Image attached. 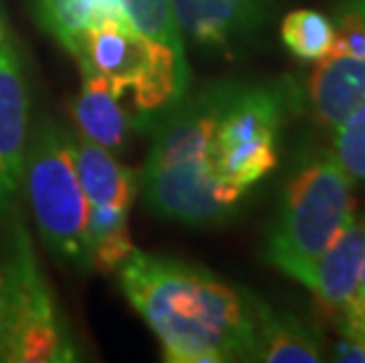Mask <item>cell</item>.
<instances>
[{"mask_svg":"<svg viewBox=\"0 0 365 363\" xmlns=\"http://www.w3.org/2000/svg\"><path fill=\"white\" fill-rule=\"evenodd\" d=\"M120 288L170 363L255 361V297L186 262L132 250L115 269Z\"/></svg>","mask_w":365,"mask_h":363,"instance_id":"1","label":"cell"},{"mask_svg":"<svg viewBox=\"0 0 365 363\" xmlns=\"http://www.w3.org/2000/svg\"><path fill=\"white\" fill-rule=\"evenodd\" d=\"M356 218L354 184L332 153H316L292 173L267 236V262L309 285L323 252Z\"/></svg>","mask_w":365,"mask_h":363,"instance_id":"2","label":"cell"},{"mask_svg":"<svg viewBox=\"0 0 365 363\" xmlns=\"http://www.w3.org/2000/svg\"><path fill=\"white\" fill-rule=\"evenodd\" d=\"M0 243V283L5 295V337L0 361L7 363H64L76 361L73 337L61 319L34 241L14 208L5 220Z\"/></svg>","mask_w":365,"mask_h":363,"instance_id":"3","label":"cell"},{"mask_svg":"<svg viewBox=\"0 0 365 363\" xmlns=\"http://www.w3.org/2000/svg\"><path fill=\"white\" fill-rule=\"evenodd\" d=\"M24 187L36 227L50 252L73 267H90V205L76 175L71 135L57 123L43 121L31 137Z\"/></svg>","mask_w":365,"mask_h":363,"instance_id":"4","label":"cell"},{"mask_svg":"<svg viewBox=\"0 0 365 363\" xmlns=\"http://www.w3.org/2000/svg\"><path fill=\"white\" fill-rule=\"evenodd\" d=\"M283 118V88L229 83L210 146V168L234 198L240 200L276 168Z\"/></svg>","mask_w":365,"mask_h":363,"instance_id":"5","label":"cell"},{"mask_svg":"<svg viewBox=\"0 0 365 363\" xmlns=\"http://www.w3.org/2000/svg\"><path fill=\"white\" fill-rule=\"evenodd\" d=\"M332 26V48L307 83L309 109L323 128H335L365 99V0H339Z\"/></svg>","mask_w":365,"mask_h":363,"instance_id":"6","label":"cell"},{"mask_svg":"<svg viewBox=\"0 0 365 363\" xmlns=\"http://www.w3.org/2000/svg\"><path fill=\"white\" fill-rule=\"evenodd\" d=\"M29 92L12 41L0 29V227L19 203L29 151Z\"/></svg>","mask_w":365,"mask_h":363,"instance_id":"7","label":"cell"},{"mask_svg":"<svg viewBox=\"0 0 365 363\" xmlns=\"http://www.w3.org/2000/svg\"><path fill=\"white\" fill-rule=\"evenodd\" d=\"M163 52L173 50L139 36L128 17L104 19L88 31L78 64L95 68L123 95L125 90L135 88V83L149 71V66Z\"/></svg>","mask_w":365,"mask_h":363,"instance_id":"8","label":"cell"},{"mask_svg":"<svg viewBox=\"0 0 365 363\" xmlns=\"http://www.w3.org/2000/svg\"><path fill=\"white\" fill-rule=\"evenodd\" d=\"M274 0H170L180 31L198 45L229 50L269 17Z\"/></svg>","mask_w":365,"mask_h":363,"instance_id":"9","label":"cell"},{"mask_svg":"<svg viewBox=\"0 0 365 363\" xmlns=\"http://www.w3.org/2000/svg\"><path fill=\"white\" fill-rule=\"evenodd\" d=\"M365 260V218L356 220L332 241L314 269L312 283L307 285L314 292L321 312L335 323L346 316L356 295H359L361 269Z\"/></svg>","mask_w":365,"mask_h":363,"instance_id":"10","label":"cell"},{"mask_svg":"<svg viewBox=\"0 0 365 363\" xmlns=\"http://www.w3.org/2000/svg\"><path fill=\"white\" fill-rule=\"evenodd\" d=\"M83 68V90L73 102V118L85 140L118 151L130 140L132 121L120 104V92L95 68Z\"/></svg>","mask_w":365,"mask_h":363,"instance_id":"11","label":"cell"},{"mask_svg":"<svg viewBox=\"0 0 365 363\" xmlns=\"http://www.w3.org/2000/svg\"><path fill=\"white\" fill-rule=\"evenodd\" d=\"M71 153L88 205H132L139 191V175L135 170L120 165L111 151L85 137L83 140L71 137Z\"/></svg>","mask_w":365,"mask_h":363,"instance_id":"12","label":"cell"},{"mask_svg":"<svg viewBox=\"0 0 365 363\" xmlns=\"http://www.w3.org/2000/svg\"><path fill=\"white\" fill-rule=\"evenodd\" d=\"M257 352L255 361L267 363H318L323 361L321 335L297 316L281 314L255 297Z\"/></svg>","mask_w":365,"mask_h":363,"instance_id":"13","label":"cell"},{"mask_svg":"<svg viewBox=\"0 0 365 363\" xmlns=\"http://www.w3.org/2000/svg\"><path fill=\"white\" fill-rule=\"evenodd\" d=\"M130 208L115 205H90L88 210V250L90 267L97 272H115L128 255L135 250L128 231Z\"/></svg>","mask_w":365,"mask_h":363,"instance_id":"14","label":"cell"},{"mask_svg":"<svg viewBox=\"0 0 365 363\" xmlns=\"http://www.w3.org/2000/svg\"><path fill=\"white\" fill-rule=\"evenodd\" d=\"M281 38L294 57L316 61L330 52L335 41V26L321 12L294 10L283 19Z\"/></svg>","mask_w":365,"mask_h":363,"instance_id":"15","label":"cell"},{"mask_svg":"<svg viewBox=\"0 0 365 363\" xmlns=\"http://www.w3.org/2000/svg\"><path fill=\"white\" fill-rule=\"evenodd\" d=\"M125 17L146 41L184 55V43L170 0H120Z\"/></svg>","mask_w":365,"mask_h":363,"instance_id":"16","label":"cell"},{"mask_svg":"<svg viewBox=\"0 0 365 363\" xmlns=\"http://www.w3.org/2000/svg\"><path fill=\"white\" fill-rule=\"evenodd\" d=\"M332 130V156L337 158L354 187H365V99H361Z\"/></svg>","mask_w":365,"mask_h":363,"instance_id":"17","label":"cell"},{"mask_svg":"<svg viewBox=\"0 0 365 363\" xmlns=\"http://www.w3.org/2000/svg\"><path fill=\"white\" fill-rule=\"evenodd\" d=\"M5 295H3V283H0V344H3V337H5Z\"/></svg>","mask_w":365,"mask_h":363,"instance_id":"18","label":"cell"},{"mask_svg":"<svg viewBox=\"0 0 365 363\" xmlns=\"http://www.w3.org/2000/svg\"><path fill=\"white\" fill-rule=\"evenodd\" d=\"M359 292L365 295V260H363V269H361V281H359Z\"/></svg>","mask_w":365,"mask_h":363,"instance_id":"19","label":"cell"},{"mask_svg":"<svg viewBox=\"0 0 365 363\" xmlns=\"http://www.w3.org/2000/svg\"><path fill=\"white\" fill-rule=\"evenodd\" d=\"M0 29H3V26H0Z\"/></svg>","mask_w":365,"mask_h":363,"instance_id":"20","label":"cell"}]
</instances>
